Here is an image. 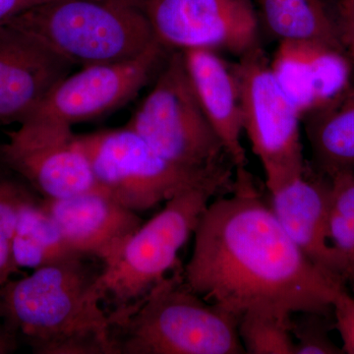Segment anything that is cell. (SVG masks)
Wrapping results in <instances>:
<instances>
[{
  "instance_id": "17",
  "label": "cell",
  "mask_w": 354,
  "mask_h": 354,
  "mask_svg": "<svg viewBox=\"0 0 354 354\" xmlns=\"http://www.w3.org/2000/svg\"><path fill=\"white\" fill-rule=\"evenodd\" d=\"M317 171H354V87L304 118Z\"/></svg>"
},
{
  "instance_id": "24",
  "label": "cell",
  "mask_w": 354,
  "mask_h": 354,
  "mask_svg": "<svg viewBox=\"0 0 354 354\" xmlns=\"http://www.w3.org/2000/svg\"><path fill=\"white\" fill-rule=\"evenodd\" d=\"M335 330L342 337L344 354H354V295L348 288H342L333 302Z\"/></svg>"
},
{
  "instance_id": "10",
  "label": "cell",
  "mask_w": 354,
  "mask_h": 354,
  "mask_svg": "<svg viewBox=\"0 0 354 354\" xmlns=\"http://www.w3.org/2000/svg\"><path fill=\"white\" fill-rule=\"evenodd\" d=\"M143 6L165 48L227 50L241 57L261 46L254 0H143Z\"/></svg>"
},
{
  "instance_id": "9",
  "label": "cell",
  "mask_w": 354,
  "mask_h": 354,
  "mask_svg": "<svg viewBox=\"0 0 354 354\" xmlns=\"http://www.w3.org/2000/svg\"><path fill=\"white\" fill-rule=\"evenodd\" d=\"M0 162L44 199L102 191L79 135L50 118L32 116L7 132Z\"/></svg>"
},
{
  "instance_id": "18",
  "label": "cell",
  "mask_w": 354,
  "mask_h": 354,
  "mask_svg": "<svg viewBox=\"0 0 354 354\" xmlns=\"http://www.w3.org/2000/svg\"><path fill=\"white\" fill-rule=\"evenodd\" d=\"M260 25L279 41H309L344 51L327 0H254Z\"/></svg>"
},
{
  "instance_id": "4",
  "label": "cell",
  "mask_w": 354,
  "mask_h": 354,
  "mask_svg": "<svg viewBox=\"0 0 354 354\" xmlns=\"http://www.w3.org/2000/svg\"><path fill=\"white\" fill-rule=\"evenodd\" d=\"M2 26L71 66L129 59L156 39L143 0H50Z\"/></svg>"
},
{
  "instance_id": "27",
  "label": "cell",
  "mask_w": 354,
  "mask_h": 354,
  "mask_svg": "<svg viewBox=\"0 0 354 354\" xmlns=\"http://www.w3.org/2000/svg\"><path fill=\"white\" fill-rule=\"evenodd\" d=\"M19 335L0 319V354L13 353L19 348Z\"/></svg>"
},
{
  "instance_id": "7",
  "label": "cell",
  "mask_w": 354,
  "mask_h": 354,
  "mask_svg": "<svg viewBox=\"0 0 354 354\" xmlns=\"http://www.w3.org/2000/svg\"><path fill=\"white\" fill-rule=\"evenodd\" d=\"M127 127L165 158L187 169H216L227 158L193 90L181 51L167 58Z\"/></svg>"
},
{
  "instance_id": "15",
  "label": "cell",
  "mask_w": 354,
  "mask_h": 354,
  "mask_svg": "<svg viewBox=\"0 0 354 354\" xmlns=\"http://www.w3.org/2000/svg\"><path fill=\"white\" fill-rule=\"evenodd\" d=\"M351 65L344 51L309 41H279L270 60L277 83L302 120L351 86Z\"/></svg>"
},
{
  "instance_id": "21",
  "label": "cell",
  "mask_w": 354,
  "mask_h": 354,
  "mask_svg": "<svg viewBox=\"0 0 354 354\" xmlns=\"http://www.w3.org/2000/svg\"><path fill=\"white\" fill-rule=\"evenodd\" d=\"M291 314L251 310L242 314L239 334L245 353L295 354Z\"/></svg>"
},
{
  "instance_id": "22",
  "label": "cell",
  "mask_w": 354,
  "mask_h": 354,
  "mask_svg": "<svg viewBox=\"0 0 354 354\" xmlns=\"http://www.w3.org/2000/svg\"><path fill=\"white\" fill-rule=\"evenodd\" d=\"M31 187L0 169V286L18 272L14 266L12 244L21 205Z\"/></svg>"
},
{
  "instance_id": "6",
  "label": "cell",
  "mask_w": 354,
  "mask_h": 354,
  "mask_svg": "<svg viewBox=\"0 0 354 354\" xmlns=\"http://www.w3.org/2000/svg\"><path fill=\"white\" fill-rule=\"evenodd\" d=\"M79 138L100 189L137 214L184 191L234 174L232 165L201 171L174 164L127 127Z\"/></svg>"
},
{
  "instance_id": "26",
  "label": "cell",
  "mask_w": 354,
  "mask_h": 354,
  "mask_svg": "<svg viewBox=\"0 0 354 354\" xmlns=\"http://www.w3.org/2000/svg\"><path fill=\"white\" fill-rule=\"evenodd\" d=\"M50 0H0V26L29 10Z\"/></svg>"
},
{
  "instance_id": "11",
  "label": "cell",
  "mask_w": 354,
  "mask_h": 354,
  "mask_svg": "<svg viewBox=\"0 0 354 354\" xmlns=\"http://www.w3.org/2000/svg\"><path fill=\"white\" fill-rule=\"evenodd\" d=\"M165 53V46L155 39L137 57L69 73L29 118H50L72 127L111 113L138 94L162 64Z\"/></svg>"
},
{
  "instance_id": "12",
  "label": "cell",
  "mask_w": 354,
  "mask_h": 354,
  "mask_svg": "<svg viewBox=\"0 0 354 354\" xmlns=\"http://www.w3.org/2000/svg\"><path fill=\"white\" fill-rule=\"evenodd\" d=\"M70 248L78 255L113 262L128 237L144 223L127 207L102 191H90L62 199H44Z\"/></svg>"
},
{
  "instance_id": "23",
  "label": "cell",
  "mask_w": 354,
  "mask_h": 354,
  "mask_svg": "<svg viewBox=\"0 0 354 354\" xmlns=\"http://www.w3.org/2000/svg\"><path fill=\"white\" fill-rule=\"evenodd\" d=\"M335 330L334 314L300 312L291 321L295 354H344L330 337Z\"/></svg>"
},
{
  "instance_id": "5",
  "label": "cell",
  "mask_w": 354,
  "mask_h": 354,
  "mask_svg": "<svg viewBox=\"0 0 354 354\" xmlns=\"http://www.w3.org/2000/svg\"><path fill=\"white\" fill-rule=\"evenodd\" d=\"M234 174L191 188L165 202V208L142 223L97 278L102 299L116 308L144 297L177 268V255L194 234L211 200L234 189Z\"/></svg>"
},
{
  "instance_id": "19",
  "label": "cell",
  "mask_w": 354,
  "mask_h": 354,
  "mask_svg": "<svg viewBox=\"0 0 354 354\" xmlns=\"http://www.w3.org/2000/svg\"><path fill=\"white\" fill-rule=\"evenodd\" d=\"M78 255L65 241L41 197L30 191L21 205L12 244L14 266L36 270Z\"/></svg>"
},
{
  "instance_id": "1",
  "label": "cell",
  "mask_w": 354,
  "mask_h": 354,
  "mask_svg": "<svg viewBox=\"0 0 354 354\" xmlns=\"http://www.w3.org/2000/svg\"><path fill=\"white\" fill-rule=\"evenodd\" d=\"M183 277L198 295L239 317L251 310L332 313L346 288L293 243L246 169L236 171L230 196L202 214Z\"/></svg>"
},
{
  "instance_id": "8",
  "label": "cell",
  "mask_w": 354,
  "mask_h": 354,
  "mask_svg": "<svg viewBox=\"0 0 354 354\" xmlns=\"http://www.w3.org/2000/svg\"><path fill=\"white\" fill-rule=\"evenodd\" d=\"M239 81L243 131L258 158L269 192L306 171L300 122L301 114L272 75L262 46L234 65Z\"/></svg>"
},
{
  "instance_id": "3",
  "label": "cell",
  "mask_w": 354,
  "mask_h": 354,
  "mask_svg": "<svg viewBox=\"0 0 354 354\" xmlns=\"http://www.w3.org/2000/svg\"><path fill=\"white\" fill-rule=\"evenodd\" d=\"M239 319L191 290L179 268L109 315L116 354L245 353Z\"/></svg>"
},
{
  "instance_id": "20",
  "label": "cell",
  "mask_w": 354,
  "mask_h": 354,
  "mask_svg": "<svg viewBox=\"0 0 354 354\" xmlns=\"http://www.w3.org/2000/svg\"><path fill=\"white\" fill-rule=\"evenodd\" d=\"M328 235L346 288L354 293V171L332 174Z\"/></svg>"
},
{
  "instance_id": "25",
  "label": "cell",
  "mask_w": 354,
  "mask_h": 354,
  "mask_svg": "<svg viewBox=\"0 0 354 354\" xmlns=\"http://www.w3.org/2000/svg\"><path fill=\"white\" fill-rule=\"evenodd\" d=\"M332 6L342 46L351 65H354V0H334Z\"/></svg>"
},
{
  "instance_id": "13",
  "label": "cell",
  "mask_w": 354,
  "mask_h": 354,
  "mask_svg": "<svg viewBox=\"0 0 354 354\" xmlns=\"http://www.w3.org/2000/svg\"><path fill=\"white\" fill-rule=\"evenodd\" d=\"M71 67L24 35L0 26V124L27 120Z\"/></svg>"
},
{
  "instance_id": "14",
  "label": "cell",
  "mask_w": 354,
  "mask_h": 354,
  "mask_svg": "<svg viewBox=\"0 0 354 354\" xmlns=\"http://www.w3.org/2000/svg\"><path fill=\"white\" fill-rule=\"evenodd\" d=\"M330 193V177L307 167L304 176L270 193V207L299 250L326 274L346 286L328 235Z\"/></svg>"
},
{
  "instance_id": "2",
  "label": "cell",
  "mask_w": 354,
  "mask_h": 354,
  "mask_svg": "<svg viewBox=\"0 0 354 354\" xmlns=\"http://www.w3.org/2000/svg\"><path fill=\"white\" fill-rule=\"evenodd\" d=\"M84 256L0 286V319L37 354H116L95 272Z\"/></svg>"
},
{
  "instance_id": "16",
  "label": "cell",
  "mask_w": 354,
  "mask_h": 354,
  "mask_svg": "<svg viewBox=\"0 0 354 354\" xmlns=\"http://www.w3.org/2000/svg\"><path fill=\"white\" fill-rule=\"evenodd\" d=\"M181 53L193 90L228 160L236 171L246 169V152L241 141L244 131L241 91L234 65H228L215 50Z\"/></svg>"
}]
</instances>
